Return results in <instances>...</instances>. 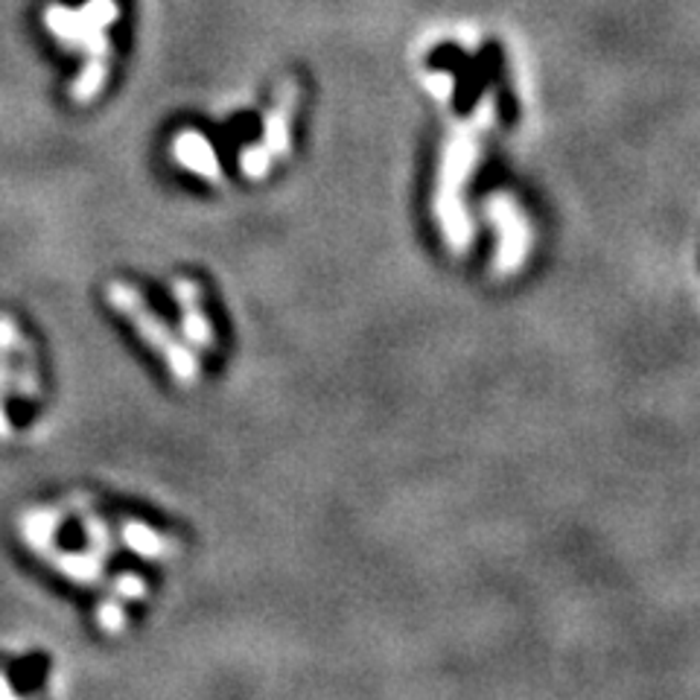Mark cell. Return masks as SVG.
<instances>
[{"mask_svg":"<svg viewBox=\"0 0 700 700\" xmlns=\"http://www.w3.org/2000/svg\"><path fill=\"white\" fill-rule=\"evenodd\" d=\"M83 528L88 534V543L97 558H106L111 549H114V540H111V528L102 517H97L94 511H85L83 514Z\"/></svg>","mask_w":700,"mask_h":700,"instance_id":"cell-12","label":"cell"},{"mask_svg":"<svg viewBox=\"0 0 700 700\" xmlns=\"http://www.w3.org/2000/svg\"><path fill=\"white\" fill-rule=\"evenodd\" d=\"M97 625H100L102 634H120L125 625V601L120 599V595H114V592H109L106 599H102L100 610H97Z\"/></svg>","mask_w":700,"mask_h":700,"instance_id":"cell-13","label":"cell"},{"mask_svg":"<svg viewBox=\"0 0 700 700\" xmlns=\"http://www.w3.org/2000/svg\"><path fill=\"white\" fill-rule=\"evenodd\" d=\"M175 161L187 167L190 173L208 178V182H219L222 178V169H219L217 152L210 150V143L205 141V134L199 132H182L173 143Z\"/></svg>","mask_w":700,"mask_h":700,"instance_id":"cell-5","label":"cell"},{"mask_svg":"<svg viewBox=\"0 0 700 700\" xmlns=\"http://www.w3.org/2000/svg\"><path fill=\"white\" fill-rule=\"evenodd\" d=\"M44 558L51 560L58 572H65L67 578H74L79 583H97L102 578V564L106 560L97 555H74V551H56L51 549Z\"/></svg>","mask_w":700,"mask_h":700,"instance_id":"cell-7","label":"cell"},{"mask_svg":"<svg viewBox=\"0 0 700 700\" xmlns=\"http://www.w3.org/2000/svg\"><path fill=\"white\" fill-rule=\"evenodd\" d=\"M18 342V327L15 321L9 316H0V438L9 435V420H7V408H3V401H7V385H9V374H12V348Z\"/></svg>","mask_w":700,"mask_h":700,"instance_id":"cell-10","label":"cell"},{"mask_svg":"<svg viewBox=\"0 0 700 700\" xmlns=\"http://www.w3.org/2000/svg\"><path fill=\"white\" fill-rule=\"evenodd\" d=\"M58 519H62L58 511H30V514L21 519V540H24L30 549L47 555V551L53 549V534H56L58 528Z\"/></svg>","mask_w":700,"mask_h":700,"instance_id":"cell-9","label":"cell"},{"mask_svg":"<svg viewBox=\"0 0 700 700\" xmlns=\"http://www.w3.org/2000/svg\"><path fill=\"white\" fill-rule=\"evenodd\" d=\"M79 15L88 26H97V30H106L109 24H114L117 18H120V7H117V0H88L83 9H79Z\"/></svg>","mask_w":700,"mask_h":700,"instance_id":"cell-14","label":"cell"},{"mask_svg":"<svg viewBox=\"0 0 700 700\" xmlns=\"http://www.w3.org/2000/svg\"><path fill=\"white\" fill-rule=\"evenodd\" d=\"M173 295L175 304H178V313H182V330L187 336V342L196 350H214L217 348V333H214V321L205 313V295H201V286L193 281V277H175L173 281Z\"/></svg>","mask_w":700,"mask_h":700,"instance_id":"cell-3","label":"cell"},{"mask_svg":"<svg viewBox=\"0 0 700 700\" xmlns=\"http://www.w3.org/2000/svg\"><path fill=\"white\" fill-rule=\"evenodd\" d=\"M9 694H12V686L7 683V677L0 675V698H9Z\"/></svg>","mask_w":700,"mask_h":700,"instance_id":"cell-16","label":"cell"},{"mask_svg":"<svg viewBox=\"0 0 700 700\" xmlns=\"http://www.w3.org/2000/svg\"><path fill=\"white\" fill-rule=\"evenodd\" d=\"M44 26H47L62 44H83L85 35L94 30V26L85 24L79 9L58 7V3L47 7V12H44Z\"/></svg>","mask_w":700,"mask_h":700,"instance_id":"cell-6","label":"cell"},{"mask_svg":"<svg viewBox=\"0 0 700 700\" xmlns=\"http://www.w3.org/2000/svg\"><path fill=\"white\" fill-rule=\"evenodd\" d=\"M120 537L134 555H141V558H150V560H167L173 555H178V540L167 537V534L155 532L152 525L141 523V519H123L120 523Z\"/></svg>","mask_w":700,"mask_h":700,"instance_id":"cell-4","label":"cell"},{"mask_svg":"<svg viewBox=\"0 0 700 700\" xmlns=\"http://www.w3.org/2000/svg\"><path fill=\"white\" fill-rule=\"evenodd\" d=\"M106 300H109L114 313H120L134 327V333L141 336L143 342L167 362L175 383L196 385V380H199V359L187 344L178 342L173 330L152 313L141 292L123 284V281H111L109 289H106Z\"/></svg>","mask_w":700,"mask_h":700,"instance_id":"cell-1","label":"cell"},{"mask_svg":"<svg viewBox=\"0 0 700 700\" xmlns=\"http://www.w3.org/2000/svg\"><path fill=\"white\" fill-rule=\"evenodd\" d=\"M269 161H272V155H269L263 143H260V146H258V143H254V146H245V150L240 152L242 175H245V178H251V182H258V178H266L269 167H272Z\"/></svg>","mask_w":700,"mask_h":700,"instance_id":"cell-15","label":"cell"},{"mask_svg":"<svg viewBox=\"0 0 700 700\" xmlns=\"http://www.w3.org/2000/svg\"><path fill=\"white\" fill-rule=\"evenodd\" d=\"M300 102V83L295 76L277 85L275 102L263 117V146L272 158H286L292 141V117L298 111Z\"/></svg>","mask_w":700,"mask_h":700,"instance_id":"cell-2","label":"cell"},{"mask_svg":"<svg viewBox=\"0 0 700 700\" xmlns=\"http://www.w3.org/2000/svg\"><path fill=\"white\" fill-rule=\"evenodd\" d=\"M18 353H21V365H18V394H21V401H35L39 394H42V380H39V359H35V348L30 339L24 336H18L15 342Z\"/></svg>","mask_w":700,"mask_h":700,"instance_id":"cell-11","label":"cell"},{"mask_svg":"<svg viewBox=\"0 0 700 700\" xmlns=\"http://www.w3.org/2000/svg\"><path fill=\"white\" fill-rule=\"evenodd\" d=\"M106 79H109V56H88L83 74L76 76V83L70 85V100L76 106H88L100 97Z\"/></svg>","mask_w":700,"mask_h":700,"instance_id":"cell-8","label":"cell"}]
</instances>
